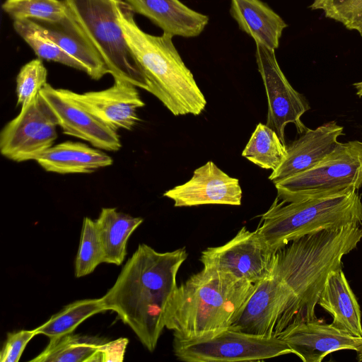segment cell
<instances>
[{
	"label": "cell",
	"mask_w": 362,
	"mask_h": 362,
	"mask_svg": "<svg viewBox=\"0 0 362 362\" xmlns=\"http://www.w3.org/2000/svg\"><path fill=\"white\" fill-rule=\"evenodd\" d=\"M35 335H37L35 329H21L8 333L0 352V361H18L26 345Z\"/></svg>",
	"instance_id": "cell-32"
},
{
	"label": "cell",
	"mask_w": 362,
	"mask_h": 362,
	"mask_svg": "<svg viewBox=\"0 0 362 362\" xmlns=\"http://www.w3.org/2000/svg\"><path fill=\"white\" fill-rule=\"evenodd\" d=\"M284 303L283 288L274 268V258L270 269L255 284L252 294L229 328L250 334L275 336L274 328Z\"/></svg>",
	"instance_id": "cell-16"
},
{
	"label": "cell",
	"mask_w": 362,
	"mask_h": 362,
	"mask_svg": "<svg viewBox=\"0 0 362 362\" xmlns=\"http://www.w3.org/2000/svg\"><path fill=\"white\" fill-rule=\"evenodd\" d=\"M143 218L119 212L115 208H103L95 220L103 251V262L120 265L127 255V243Z\"/></svg>",
	"instance_id": "cell-23"
},
{
	"label": "cell",
	"mask_w": 362,
	"mask_h": 362,
	"mask_svg": "<svg viewBox=\"0 0 362 362\" xmlns=\"http://www.w3.org/2000/svg\"><path fill=\"white\" fill-rule=\"evenodd\" d=\"M303 362H321L329 354L352 350L362 362V337H355L323 319L301 322L287 327L279 336Z\"/></svg>",
	"instance_id": "cell-14"
},
{
	"label": "cell",
	"mask_w": 362,
	"mask_h": 362,
	"mask_svg": "<svg viewBox=\"0 0 362 362\" xmlns=\"http://www.w3.org/2000/svg\"><path fill=\"white\" fill-rule=\"evenodd\" d=\"M343 129L335 121L314 129L307 128L298 139L286 146L284 160L272 171L269 179L274 182L314 166L337 148Z\"/></svg>",
	"instance_id": "cell-17"
},
{
	"label": "cell",
	"mask_w": 362,
	"mask_h": 362,
	"mask_svg": "<svg viewBox=\"0 0 362 362\" xmlns=\"http://www.w3.org/2000/svg\"><path fill=\"white\" fill-rule=\"evenodd\" d=\"M274 255L257 229L251 231L244 226L224 245L202 251L200 262L204 268L256 284L270 269Z\"/></svg>",
	"instance_id": "cell-10"
},
{
	"label": "cell",
	"mask_w": 362,
	"mask_h": 362,
	"mask_svg": "<svg viewBox=\"0 0 362 362\" xmlns=\"http://www.w3.org/2000/svg\"><path fill=\"white\" fill-rule=\"evenodd\" d=\"M349 224L362 225V199L358 191L296 202L276 197L261 216L257 230L276 252L304 235Z\"/></svg>",
	"instance_id": "cell-5"
},
{
	"label": "cell",
	"mask_w": 362,
	"mask_h": 362,
	"mask_svg": "<svg viewBox=\"0 0 362 362\" xmlns=\"http://www.w3.org/2000/svg\"><path fill=\"white\" fill-rule=\"evenodd\" d=\"M134 13L142 15L172 36L194 37L209 23V17L180 0H123Z\"/></svg>",
	"instance_id": "cell-18"
},
{
	"label": "cell",
	"mask_w": 362,
	"mask_h": 362,
	"mask_svg": "<svg viewBox=\"0 0 362 362\" xmlns=\"http://www.w3.org/2000/svg\"><path fill=\"white\" fill-rule=\"evenodd\" d=\"M277 196L284 202L337 195L362 187V142L340 143L314 166L274 182Z\"/></svg>",
	"instance_id": "cell-7"
},
{
	"label": "cell",
	"mask_w": 362,
	"mask_h": 362,
	"mask_svg": "<svg viewBox=\"0 0 362 362\" xmlns=\"http://www.w3.org/2000/svg\"><path fill=\"white\" fill-rule=\"evenodd\" d=\"M129 340L119 338L101 344L86 362H122Z\"/></svg>",
	"instance_id": "cell-33"
},
{
	"label": "cell",
	"mask_w": 362,
	"mask_h": 362,
	"mask_svg": "<svg viewBox=\"0 0 362 362\" xmlns=\"http://www.w3.org/2000/svg\"><path fill=\"white\" fill-rule=\"evenodd\" d=\"M103 262V251L95 221L85 217L75 262V276L82 277L92 273Z\"/></svg>",
	"instance_id": "cell-29"
},
{
	"label": "cell",
	"mask_w": 362,
	"mask_h": 362,
	"mask_svg": "<svg viewBox=\"0 0 362 362\" xmlns=\"http://www.w3.org/2000/svg\"><path fill=\"white\" fill-rule=\"evenodd\" d=\"M173 353L186 362L260 361L293 354L276 336H258L230 328L213 335L173 340Z\"/></svg>",
	"instance_id": "cell-8"
},
{
	"label": "cell",
	"mask_w": 362,
	"mask_h": 362,
	"mask_svg": "<svg viewBox=\"0 0 362 362\" xmlns=\"http://www.w3.org/2000/svg\"><path fill=\"white\" fill-rule=\"evenodd\" d=\"M17 34L32 48L39 59L52 61L86 72L78 61L65 52L44 32L42 27L30 19L13 21Z\"/></svg>",
	"instance_id": "cell-27"
},
{
	"label": "cell",
	"mask_w": 362,
	"mask_h": 362,
	"mask_svg": "<svg viewBox=\"0 0 362 362\" xmlns=\"http://www.w3.org/2000/svg\"><path fill=\"white\" fill-rule=\"evenodd\" d=\"M361 239V226L349 224L304 235L275 252L274 268L284 297L275 336L293 325L317 318L315 307L329 273L342 268V257Z\"/></svg>",
	"instance_id": "cell-2"
},
{
	"label": "cell",
	"mask_w": 362,
	"mask_h": 362,
	"mask_svg": "<svg viewBox=\"0 0 362 362\" xmlns=\"http://www.w3.org/2000/svg\"><path fill=\"white\" fill-rule=\"evenodd\" d=\"M107 340L95 336L73 332L50 338L46 348L33 362H86Z\"/></svg>",
	"instance_id": "cell-24"
},
{
	"label": "cell",
	"mask_w": 362,
	"mask_h": 362,
	"mask_svg": "<svg viewBox=\"0 0 362 362\" xmlns=\"http://www.w3.org/2000/svg\"><path fill=\"white\" fill-rule=\"evenodd\" d=\"M309 7L362 36V0H313Z\"/></svg>",
	"instance_id": "cell-30"
},
{
	"label": "cell",
	"mask_w": 362,
	"mask_h": 362,
	"mask_svg": "<svg viewBox=\"0 0 362 362\" xmlns=\"http://www.w3.org/2000/svg\"><path fill=\"white\" fill-rule=\"evenodd\" d=\"M353 86L356 90V95L358 97H362V81L354 83Z\"/></svg>",
	"instance_id": "cell-34"
},
{
	"label": "cell",
	"mask_w": 362,
	"mask_h": 362,
	"mask_svg": "<svg viewBox=\"0 0 362 362\" xmlns=\"http://www.w3.org/2000/svg\"><path fill=\"white\" fill-rule=\"evenodd\" d=\"M2 9L13 21L30 19L45 22L58 21L68 11L63 0H6Z\"/></svg>",
	"instance_id": "cell-28"
},
{
	"label": "cell",
	"mask_w": 362,
	"mask_h": 362,
	"mask_svg": "<svg viewBox=\"0 0 362 362\" xmlns=\"http://www.w3.org/2000/svg\"><path fill=\"white\" fill-rule=\"evenodd\" d=\"M35 161L45 170L59 174L91 173L113 163L101 149L71 141L53 145Z\"/></svg>",
	"instance_id": "cell-22"
},
{
	"label": "cell",
	"mask_w": 362,
	"mask_h": 362,
	"mask_svg": "<svg viewBox=\"0 0 362 362\" xmlns=\"http://www.w3.org/2000/svg\"><path fill=\"white\" fill-rule=\"evenodd\" d=\"M255 284L203 267L177 286L166 311L165 327L177 339L204 337L228 329Z\"/></svg>",
	"instance_id": "cell-3"
},
{
	"label": "cell",
	"mask_w": 362,
	"mask_h": 362,
	"mask_svg": "<svg viewBox=\"0 0 362 362\" xmlns=\"http://www.w3.org/2000/svg\"><path fill=\"white\" fill-rule=\"evenodd\" d=\"M187 258L185 247L159 252L141 243L101 298L106 310L116 313L151 352L165 327L177 275Z\"/></svg>",
	"instance_id": "cell-1"
},
{
	"label": "cell",
	"mask_w": 362,
	"mask_h": 362,
	"mask_svg": "<svg viewBox=\"0 0 362 362\" xmlns=\"http://www.w3.org/2000/svg\"><path fill=\"white\" fill-rule=\"evenodd\" d=\"M57 121L42 97L21 107L0 132V153L15 161L35 160L57 139Z\"/></svg>",
	"instance_id": "cell-9"
},
{
	"label": "cell",
	"mask_w": 362,
	"mask_h": 362,
	"mask_svg": "<svg viewBox=\"0 0 362 362\" xmlns=\"http://www.w3.org/2000/svg\"><path fill=\"white\" fill-rule=\"evenodd\" d=\"M45 34L65 52L78 61L86 69V73L98 81L110 73L100 54L83 31L68 8L67 13L55 22L35 21Z\"/></svg>",
	"instance_id": "cell-19"
},
{
	"label": "cell",
	"mask_w": 362,
	"mask_h": 362,
	"mask_svg": "<svg viewBox=\"0 0 362 362\" xmlns=\"http://www.w3.org/2000/svg\"><path fill=\"white\" fill-rule=\"evenodd\" d=\"M54 114L64 134L86 141L94 147L109 151L121 148L119 135L75 101L49 83L39 93Z\"/></svg>",
	"instance_id": "cell-13"
},
{
	"label": "cell",
	"mask_w": 362,
	"mask_h": 362,
	"mask_svg": "<svg viewBox=\"0 0 362 362\" xmlns=\"http://www.w3.org/2000/svg\"><path fill=\"white\" fill-rule=\"evenodd\" d=\"M134 13L122 0L119 20L125 39L146 79L147 91L175 116L199 115L206 100L177 50L173 36L153 35L137 25Z\"/></svg>",
	"instance_id": "cell-4"
},
{
	"label": "cell",
	"mask_w": 362,
	"mask_h": 362,
	"mask_svg": "<svg viewBox=\"0 0 362 362\" xmlns=\"http://www.w3.org/2000/svg\"><path fill=\"white\" fill-rule=\"evenodd\" d=\"M286 145L276 132L259 123L242 152V156L264 169L276 170L284 160Z\"/></svg>",
	"instance_id": "cell-25"
},
{
	"label": "cell",
	"mask_w": 362,
	"mask_h": 362,
	"mask_svg": "<svg viewBox=\"0 0 362 362\" xmlns=\"http://www.w3.org/2000/svg\"><path fill=\"white\" fill-rule=\"evenodd\" d=\"M242 189L238 179L208 161L197 168L185 183L168 191L163 196L174 202V206H194L204 204L240 206Z\"/></svg>",
	"instance_id": "cell-15"
},
{
	"label": "cell",
	"mask_w": 362,
	"mask_h": 362,
	"mask_svg": "<svg viewBox=\"0 0 362 362\" xmlns=\"http://www.w3.org/2000/svg\"><path fill=\"white\" fill-rule=\"evenodd\" d=\"M230 13L239 28L255 44L275 50L287 24L261 0H230Z\"/></svg>",
	"instance_id": "cell-21"
},
{
	"label": "cell",
	"mask_w": 362,
	"mask_h": 362,
	"mask_svg": "<svg viewBox=\"0 0 362 362\" xmlns=\"http://www.w3.org/2000/svg\"><path fill=\"white\" fill-rule=\"evenodd\" d=\"M134 84L114 78L109 88L83 93L59 88L69 97L112 129L131 130L139 120L137 110L145 105Z\"/></svg>",
	"instance_id": "cell-12"
},
{
	"label": "cell",
	"mask_w": 362,
	"mask_h": 362,
	"mask_svg": "<svg viewBox=\"0 0 362 362\" xmlns=\"http://www.w3.org/2000/svg\"><path fill=\"white\" fill-rule=\"evenodd\" d=\"M255 57L267 97L266 124L274 129L286 144V126L293 123L298 134L303 133L307 127L300 118L310 107L304 97L287 80L278 64L275 50L256 44Z\"/></svg>",
	"instance_id": "cell-11"
},
{
	"label": "cell",
	"mask_w": 362,
	"mask_h": 362,
	"mask_svg": "<svg viewBox=\"0 0 362 362\" xmlns=\"http://www.w3.org/2000/svg\"><path fill=\"white\" fill-rule=\"evenodd\" d=\"M106 63L113 78L147 91L144 74L124 37L119 20L122 0H63Z\"/></svg>",
	"instance_id": "cell-6"
},
{
	"label": "cell",
	"mask_w": 362,
	"mask_h": 362,
	"mask_svg": "<svg viewBox=\"0 0 362 362\" xmlns=\"http://www.w3.org/2000/svg\"><path fill=\"white\" fill-rule=\"evenodd\" d=\"M106 311L102 298L83 299L66 305L47 321L35 328L37 334L49 338L67 334L92 315Z\"/></svg>",
	"instance_id": "cell-26"
},
{
	"label": "cell",
	"mask_w": 362,
	"mask_h": 362,
	"mask_svg": "<svg viewBox=\"0 0 362 362\" xmlns=\"http://www.w3.org/2000/svg\"><path fill=\"white\" fill-rule=\"evenodd\" d=\"M47 70L41 59H32L24 64L16 76V105H28L47 83Z\"/></svg>",
	"instance_id": "cell-31"
},
{
	"label": "cell",
	"mask_w": 362,
	"mask_h": 362,
	"mask_svg": "<svg viewBox=\"0 0 362 362\" xmlns=\"http://www.w3.org/2000/svg\"><path fill=\"white\" fill-rule=\"evenodd\" d=\"M317 304L332 315L335 327L362 337L360 305L342 268L329 273Z\"/></svg>",
	"instance_id": "cell-20"
}]
</instances>
